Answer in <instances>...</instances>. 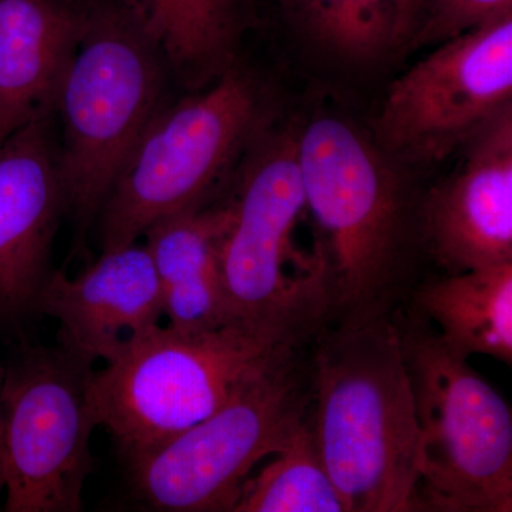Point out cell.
<instances>
[{
    "instance_id": "cell-1",
    "label": "cell",
    "mask_w": 512,
    "mask_h": 512,
    "mask_svg": "<svg viewBox=\"0 0 512 512\" xmlns=\"http://www.w3.org/2000/svg\"><path fill=\"white\" fill-rule=\"evenodd\" d=\"M296 156L316 228L323 326L392 318L421 281V200L393 160L339 117H316L303 128Z\"/></svg>"
},
{
    "instance_id": "cell-2",
    "label": "cell",
    "mask_w": 512,
    "mask_h": 512,
    "mask_svg": "<svg viewBox=\"0 0 512 512\" xmlns=\"http://www.w3.org/2000/svg\"><path fill=\"white\" fill-rule=\"evenodd\" d=\"M311 427L346 512H414L421 437L392 319L322 326L311 348Z\"/></svg>"
},
{
    "instance_id": "cell-3",
    "label": "cell",
    "mask_w": 512,
    "mask_h": 512,
    "mask_svg": "<svg viewBox=\"0 0 512 512\" xmlns=\"http://www.w3.org/2000/svg\"><path fill=\"white\" fill-rule=\"evenodd\" d=\"M167 60L140 0H90L53 113L64 208L83 241L144 131L165 106Z\"/></svg>"
},
{
    "instance_id": "cell-4",
    "label": "cell",
    "mask_w": 512,
    "mask_h": 512,
    "mask_svg": "<svg viewBox=\"0 0 512 512\" xmlns=\"http://www.w3.org/2000/svg\"><path fill=\"white\" fill-rule=\"evenodd\" d=\"M309 343L244 322L211 330L154 326L94 370L97 426L109 431L126 463L207 419Z\"/></svg>"
},
{
    "instance_id": "cell-5",
    "label": "cell",
    "mask_w": 512,
    "mask_h": 512,
    "mask_svg": "<svg viewBox=\"0 0 512 512\" xmlns=\"http://www.w3.org/2000/svg\"><path fill=\"white\" fill-rule=\"evenodd\" d=\"M421 437L419 511H512L510 404L404 303L392 315Z\"/></svg>"
},
{
    "instance_id": "cell-6",
    "label": "cell",
    "mask_w": 512,
    "mask_h": 512,
    "mask_svg": "<svg viewBox=\"0 0 512 512\" xmlns=\"http://www.w3.org/2000/svg\"><path fill=\"white\" fill-rule=\"evenodd\" d=\"M268 120L254 76L229 67L194 96L158 111L97 217L101 252L127 247L156 222L210 204Z\"/></svg>"
},
{
    "instance_id": "cell-7",
    "label": "cell",
    "mask_w": 512,
    "mask_h": 512,
    "mask_svg": "<svg viewBox=\"0 0 512 512\" xmlns=\"http://www.w3.org/2000/svg\"><path fill=\"white\" fill-rule=\"evenodd\" d=\"M311 343L207 419L126 461L141 510L232 512L254 468L288 446L311 410Z\"/></svg>"
},
{
    "instance_id": "cell-8",
    "label": "cell",
    "mask_w": 512,
    "mask_h": 512,
    "mask_svg": "<svg viewBox=\"0 0 512 512\" xmlns=\"http://www.w3.org/2000/svg\"><path fill=\"white\" fill-rule=\"evenodd\" d=\"M255 151L229 197L220 258L229 313L234 322L312 342L325 325V305L318 255L295 244L306 211L296 137L284 134Z\"/></svg>"
},
{
    "instance_id": "cell-9",
    "label": "cell",
    "mask_w": 512,
    "mask_h": 512,
    "mask_svg": "<svg viewBox=\"0 0 512 512\" xmlns=\"http://www.w3.org/2000/svg\"><path fill=\"white\" fill-rule=\"evenodd\" d=\"M93 357L20 340L5 365L2 480L6 512H80L96 429Z\"/></svg>"
},
{
    "instance_id": "cell-10",
    "label": "cell",
    "mask_w": 512,
    "mask_h": 512,
    "mask_svg": "<svg viewBox=\"0 0 512 512\" xmlns=\"http://www.w3.org/2000/svg\"><path fill=\"white\" fill-rule=\"evenodd\" d=\"M512 15L440 43L394 80L377 116L390 160L439 163L511 107Z\"/></svg>"
},
{
    "instance_id": "cell-11",
    "label": "cell",
    "mask_w": 512,
    "mask_h": 512,
    "mask_svg": "<svg viewBox=\"0 0 512 512\" xmlns=\"http://www.w3.org/2000/svg\"><path fill=\"white\" fill-rule=\"evenodd\" d=\"M50 117L13 131L0 143V325L32 313L55 272L52 249L66 214L59 151Z\"/></svg>"
},
{
    "instance_id": "cell-12",
    "label": "cell",
    "mask_w": 512,
    "mask_h": 512,
    "mask_svg": "<svg viewBox=\"0 0 512 512\" xmlns=\"http://www.w3.org/2000/svg\"><path fill=\"white\" fill-rule=\"evenodd\" d=\"M463 165L421 198V239L444 274L512 262V107L470 143Z\"/></svg>"
},
{
    "instance_id": "cell-13",
    "label": "cell",
    "mask_w": 512,
    "mask_h": 512,
    "mask_svg": "<svg viewBox=\"0 0 512 512\" xmlns=\"http://www.w3.org/2000/svg\"><path fill=\"white\" fill-rule=\"evenodd\" d=\"M37 313L62 326L59 342L109 363L164 318L163 291L146 245L101 252L70 278L55 269L37 302Z\"/></svg>"
},
{
    "instance_id": "cell-14",
    "label": "cell",
    "mask_w": 512,
    "mask_h": 512,
    "mask_svg": "<svg viewBox=\"0 0 512 512\" xmlns=\"http://www.w3.org/2000/svg\"><path fill=\"white\" fill-rule=\"evenodd\" d=\"M90 0H0V137L53 114Z\"/></svg>"
},
{
    "instance_id": "cell-15",
    "label": "cell",
    "mask_w": 512,
    "mask_h": 512,
    "mask_svg": "<svg viewBox=\"0 0 512 512\" xmlns=\"http://www.w3.org/2000/svg\"><path fill=\"white\" fill-rule=\"evenodd\" d=\"M232 221L229 198L156 222L144 232L163 291L164 318L184 330L234 322L221 276V248Z\"/></svg>"
},
{
    "instance_id": "cell-16",
    "label": "cell",
    "mask_w": 512,
    "mask_h": 512,
    "mask_svg": "<svg viewBox=\"0 0 512 512\" xmlns=\"http://www.w3.org/2000/svg\"><path fill=\"white\" fill-rule=\"evenodd\" d=\"M458 355L512 363V262L421 279L407 301Z\"/></svg>"
},
{
    "instance_id": "cell-17",
    "label": "cell",
    "mask_w": 512,
    "mask_h": 512,
    "mask_svg": "<svg viewBox=\"0 0 512 512\" xmlns=\"http://www.w3.org/2000/svg\"><path fill=\"white\" fill-rule=\"evenodd\" d=\"M170 72L200 90L235 64L254 0H140Z\"/></svg>"
},
{
    "instance_id": "cell-18",
    "label": "cell",
    "mask_w": 512,
    "mask_h": 512,
    "mask_svg": "<svg viewBox=\"0 0 512 512\" xmlns=\"http://www.w3.org/2000/svg\"><path fill=\"white\" fill-rule=\"evenodd\" d=\"M272 457L245 481L232 512H346L320 457L309 414L288 446Z\"/></svg>"
},
{
    "instance_id": "cell-19",
    "label": "cell",
    "mask_w": 512,
    "mask_h": 512,
    "mask_svg": "<svg viewBox=\"0 0 512 512\" xmlns=\"http://www.w3.org/2000/svg\"><path fill=\"white\" fill-rule=\"evenodd\" d=\"M303 29L320 46L352 59L393 46V0H293Z\"/></svg>"
},
{
    "instance_id": "cell-20",
    "label": "cell",
    "mask_w": 512,
    "mask_h": 512,
    "mask_svg": "<svg viewBox=\"0 0 512 512\" xmlns=\"http://www.w3.org/2000/svg\"><path fill=\"white\" fill-rule=\"evenodd\" d=\"M512 15V0H431L410 45L434 46Z\"/></svg>"
},
{
    "instance_id": "cell-21",
    "label": "cell",
    "mask_w": 512,
    "mask_h": 512,
    "mask_svg": "<svg viewBox=\"0 0 512 512\" xmlns=\"http://www.w3.org/2000/svg\"><path fill=\"white\" fill-rule=\"evenodd\" d=\"M431 0H393V46L412 40Z\"/></svg>"
},
{
    "instance_id": "cell-22",
    "label": "cell",
    "mask_w": 512,
    "mask_h": 512,
    "mask_svg": "<svg viewBox=\"0 0 512 512\" xmlns=\"http://www.w3.org/2000/svg\"><path fill=\"white\" fill-rule=\"evenodd\" d=\"M5 377V365L0 363V510H2L3 480H2V389Z\"/></svg>"
},
{
    "instance_id": "cell-23",
    "label": "cell",
    "mask_w": 512,
    "mask_h": 512,
    "mask_svg": "<svg viewBox=\"0 0 512 512\" xmlns=\"http://www.w3.org/2000/svg\"><path fill=\"white\" fill-rule=\"evenodd\" d=\"M2 141H3V140H2V137H0V143H2Z\"/></svg>"
}]
</instances>
